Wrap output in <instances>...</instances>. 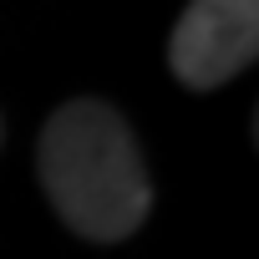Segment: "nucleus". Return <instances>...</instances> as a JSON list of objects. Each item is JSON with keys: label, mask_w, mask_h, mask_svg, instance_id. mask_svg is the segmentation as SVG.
<instances>
[{"label": "nucleus", "mask_w": 259, "mask_h": 259, "mask_svg": "<svg viewBox=\"0 0 259 259\" xmlns=\"http://www.w3.org/2000/svg\"><path fill=\"white\" fill-rule=\"evenodd\" d=\"M36 173L61 224L92 244L133 239L153 208V178L133 127L97 97L61 102L46 117Z\"/></svg>", "instance_id": "1"}, {"label": "nucleus", "mask_w": 259, "mask_h": 259, "mask_svg": "<svg viewBox=\"0 0 259 259\" xmlns=\"http://www.w3.org/2000/svg\"><path fill=\"white\" fill-rule=\"evenodd\" d=\"M259 51V0H188L173 36L168 66L188 92L234 81Z\"/></svg>", "instance_id": "2"}, {"label": "nucleus", "mask_w": 259, "mask_h": 259, "mask_svg": "<svg viewBox=\"0 0 259 259\" xmlns=\"http://www.w3.org/2000/svg\"><path fill=\"white\" fill-rule=\"evenodd\" d=\"M0 138H6V122H0Z\"/></svg>", "instance_id": "3"}]
</instances>
